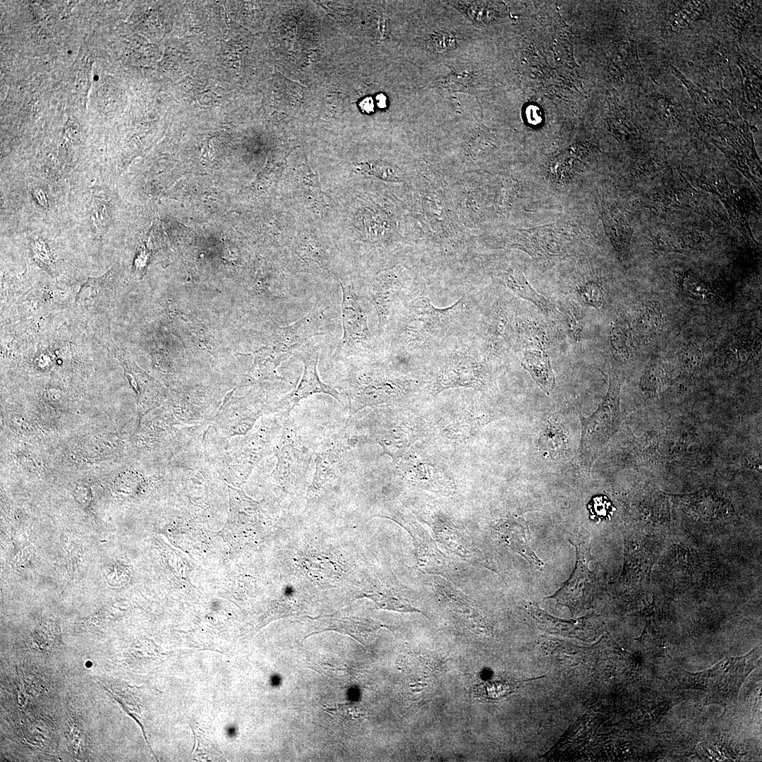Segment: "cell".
I'll return each mask as SVG.
<instances>
[{
    "label": "cell",
    "mask_w": 762,
    "mask_h": 762,
    "mask_svg": "<svg viewBox=\"0 0 762 762\" xmlns=\"http://www.w3.org/2000/svg\"><path fill=\"white\" fill-rule=\"evenodd\" d=\"M619 395V380L610 376L608 392L597 410L586 418L580 415L582 433L578 459L583 470H591L614 429Z\"/></svg>",
    "instance_id": "1"
},
{
    "label": "cell",
    "mask_w": 762,
    "mask_h": 762,
    "mask_svg": "<svg viewBox=\"0 0 762 762\" xmlns=\"http://www.w3.org/2000/svg\"><path fill=\"white\" fill-rule=\"evenodd\" d=\"M337 281L342 294L341 316L343 334L334 349V356L347 358L365 354L374 346L367 315L361 308L359 296L353 285L341 279Z\"/></svg>",
    "instance_id": "2"
},
{
    "label": "cell",
    "mask_w": 762,
    "mask_h": 762,
    "mask_svg": "<svg viewBox=\"0 0 762 762\" xmlns=\"http://www.w3.org/2000/svg\"><path fill=\"white\" fill-rule=\"evenodd\" d=\"M320 351L318 345L309 341L296 351L298 358L303 364V375L296 389L279 402L282 409L290 411L302 399L317 393L329 394L341 401L339 393L322 382L319 377L317 367Z\"/></svg>",
    "instance_id": "3"
},
{
    "label": "cell",
    "mask_w": 762,
    "mask_h": 762,
    "mask_svg": "<svg viewBox=\"0 0 762 762\" xmlns=\"http://www.w3.org/2000/svg\"><path fill=\"white\" fill-rule=\"evenodd\" d=\"M410 535L420 568L430 574L447 577L453 571L451 562L437 547L435 540L418 523L410 518L393 519Z\"/></svg>",
    "instance_id": "4"
},
{
    "label": "cell",
    "mask_w": 762,
    "mask_h": 762,
    "mask_svg": "<svg viewBox=\"0 0 762 762\" xmlns=\"http://www.w3.org/2000/svg\"><path fill=\"white\" fill-rule=\"evenodd\" d=\"M325 318L321 308H315L289 325L274 328L269 336L268 344L291 355L312 337L326 334L322 329L327 321Z\"/></svg>",
    "instance_id": "5"
},
{
    "label": "cell",
    "mask_w": 762,
    "mask_h": 762,
    "mask_svg": "<svg viewBox=\"0 0 762 762\" xmlns=\"http://www.w3.org/2000/svg\"><path fill=\"white\" fill-rule=\"evenodd\" d=\"M569 542L576 550L575 568L561 588L550 598L555 599L557 604L574 610L588 602L593 578L588 566L591 555L589 545L586 543L575 545Z\"/></svg>",
    "instance_id": "6"
},
{
    "label": "cell",
    "mask_w": 762,
    "mask_h": 762,
    "mask_svg": "<svg viewBox=\"0 0 762 762\" xmlns=\"http://www.w3.org/2000/svg\"><path fill=\"white\" fill-rule=\"evenodd\" d=\"M425 515V522L433 531L436 540L450 553L468 562L474 560L476 555L468 538L452 522L438 512Z\"/></svg>",
    "instance_id": "7"
},
{
    "label": "cell",
    "mask_w": 762,
    "mask_h": 762,
    "mask_svg": "<svg viewBox=\"0 0 762 762\" xmlns=\"http://www.w3.org/2000/svg\"><path fill=\"white\" fill-rule=\"evenodd\" d=\"M482 379L480 365L469 356H461L450 361L440 370L434 390L439 393L457 387L479 388Z\"/></svg>",
    "instance_id": "8"
},
{
    "label": "cell",
    "mask_w": 762,
    "mask_h": 762,
    "mask_svg": "<svg viewBox=\"0 0 762 762\" xmlns=\"http://www.w3.org/2000/svg\"><path fill=\"white\" fill-rule=\"evenodd\" d=\"M409 383L398 378L378 376L366 380L365 385L352 401L353 406H373L394 401L407 393Z\"/></svg>",
    "instance_id": "9"
},
{
    "label": "cell",
    "mask_w": 762,
    "mask_h": 762,
    "mask_svg": "<svg viewBox=\"0 0 762 762\" xmlns=\"http://www.w3.org/2000/svg\"><path fill=\"white\" fill-rule=\"evenodd\" d=\"M461 301V299L452 306L438 308L433 305L428 296H421L411 303L410 314L424 330L435 334L452 324L461 310L463 304Z\"/></svg>",
    "instance_id": "10"
},
{
    "label": "cell",
    "mask_w": 762,
    "mask_h": 762,
    "mask_svg": "<svg viewBox=\"0 0 762 762\" xmlns=\"http://www.w3.org/2000/svg\"><path fill=\"white\" fill-rule=\"evenodd\" d=\"M401 286L398 278L387 273L374 279L365 291L377 311L378 327L382 332L388 324L391 309L400 293Z\"/></svg>",
    "instance_id": "11"
},
{
    "label": "cell",
    "mask_w": 762,
    "mask_h": 762,
    "mask_svg": "<svg viewBox=\"0 0 762 762\" xmlns=\"http://www.w3.org/2000/svg\"><path fill=\"white\" fill-rule=\"evenodd\" d=\"M404 468L406 478L418 487L442 495H451L454 491L452 479L433 464L411 460Z\"/></svg>",
    "instance_id": "12"
},
{
    "label": "cell",
    "mask_w": 762,
    "mask_h": 762,
    "mask_svg": "<svg viewBox=\"0 0 762 762\" xmlns=\"http://www.w3.org/2000/svg\"><path fill=\"white\" fill-rule=\"evenodd\" d=\"M496 529L500 538L514 552L521 555L531 564L544 565L529 545L531 533L524 520L516 517L503 519L497 524Z\"/></svg>",
    "instance_id": "13"
},
{
    "label": "cell",
    "mask_w": 762,
    "mask_h": 762,
    "mask_svg": "<svg viewBox=\"0 0 762 762\" xmlns=\"http://www.w3.org/2000/svg\"><path fill=\"white\" fill-rule=\"evenodd\" d=\"M318 624L312 634L325 630H336L349 634L365 646L368 639L381 625L373 620L356 617H325L315 618Z\"/></svg>",
    "instance_id": "14"
},
{
    "label": "cell",
    "mask_w": 762,
    "mask_h": 762,
    "mask_svg": "<svg viewBox=\"0 0 762 762\" xmlns=\"http://www.w3.org/2000/svg\"><path fill=\"white\" fill-rule=\"evenodd\" d=\"M434 590L438 600L450 612L468 622L473 627L486 629L483 617L464 595L445 583H435Z\"/></svg>",
    "instance_id": "15"
},
{
    "label": "cell",
    "mask_w": 762,
    "mask_h": 762,
    "mask_svg": "<svg viewBox=\"0 0 762 762\" xmlns=\"http://www.w3.org/2000/svg\"><path fill=\"white\" fill-rule=\"evenodd\" d=\"M368 588L363 596L373 600L379 608L399 612L423 613L402 595L400 588L394 585L377 580L371 583Z\"/></svg>",
    "instance_id": "16"
},
{
    "label": "cell",
    "mask_w": 762,
    "mask_h": 762,
    "mask_svg": "<svg viewBox=\"0 0 762 762\" xmlns=\"http://www.w3.org/2000/svg\"><path fill=\"white\" fill-rule=\"evenodd\" d=\"M665 315L662 306L655 301L646 303L641 309L633 326L634 334L642 342H648L662 332Z\"/></svg>",
    "instance_id": "17"
},
{
    "label": "cell",
    "mask_w": 762,
    "mask_h": 762,
    "mask_svg": "<svg viewBox=\"0 0 762 762\" xmlns=\"http://www.w3.org/2000/svg\"><path fill=\"white\" fill-rule=\"evenodd\" d=\"M507 286L519 296L535 304L548 316L556 318L559 314L552 303L538 294L519 270H509L504 274Z\"/></svg>",
    "instance_id": "18"
},
{
    "label": "cell",
    "mask_w": 762,
    "mask_h": 762,
    "mask_svg": "<svg viewBox=\"0 0 762 762\" xmlns=\"http://www.w3.org/2000/svg\"><path fill=\"white\" fill-rule=\"evenodd\" d=\"M521 365L531 373L540 388L547 394H550L555 387V381L548 356L544 352L537 351H526Z\"/></svg>",
    "instance_id": "19"
},
{
    "label": "cell",
    "mask_w": 762,
    "mask_h": 762,
    "mask_svg": "<svg viewBox=\"0 0 762 762\" xmlns=\"http://www.w3.org/2000/svg\"><path fill=\"white\" fill-rule=\"evenodd\" d=\"M634 331L630 320L622 315L615 321L610 333V344L614 355L627 360L635 352Z\"/></svg>",
    "instance_id": "20"
},
{
    "label": "cell",
    "mask_w": 762,
    "mask_h": 762,
    "mask_svg": "<svg viewBox=\"0 0 762 762\" xmlns=\"http://www.w3.org/2000/svg\"><path fill=\"white\" fill-rule=\"evenodd\" d=\"M681 289L687 297L702 303H720L723 298L719 291L693 274L684 275Z\"/></svg>",
    "instance_id": "21"
},
{
    "label": "cell",
    "mask_w": 762,
    "mask_h": 762,
    "mask_svg": "<svg viewBox=\"0 0 762 762\" xmlns=\"http://www.w3.org/2000/svg\"><path fill=\"white\" fill-rule=\"evenodd\" d=\"M417 437L412 425H403L386 433L381 438V444L385 452L393 458H398Z\"/></svg>",
    "instance_id": "22"
},
{
    "label": "cell",
    "mask_w": 762,
    "mask_h": 762,
    "mask_svg": "<svg viewBox=\"0 0 762 762\" xmlns=\"http://www.w3.org/2000/svg\"><path fill=\"white\" fill-rule=\"evenodd\" d=\"M90 220L92 228L98 234H104L111 224V201L104 193H95L92 196Z\"/></svg>",
    "instance_id": "23"
},
{
    "label": "cell",
    "mask_w": 762,
    "mask_h": 762,
    "mask_svg": "<svg viewBox=\"0 0 762 762\" xmlns=\"http://www.w3.org/2000/svg\"><path fill=\"white\" fill-rule=\"evenodd\" d=\"M355 170L387 181L399 182L403 179V174L399 168L381 161L361 162L356 166Z\"/></svg>",
    "instance_id": "24"
},
{
    "label": "cell",
    "mask_w": 762,
    "mask_h": 762,
    "mask_svg": "<svg viewBox=\"0 0 762 762\" xmlns=\"http://www.w3.org/2000/svg\"><path fill=\"white\" fill-rule=\"evenodd\" d=\"M543 677L544 676H540L536 678H541ZM534 679L531 678L514 682L504 681L503 679H495L494 681L488 682L483 684V693L485 696V698L488 699H500L510 694L522 683Z\"/></svg>",
    "instance_id": "25"
},
{
    "label": "cell",
    "mask_w": 762,
    "mask_h": 762,
    "mask_svg": "<svg viewBox=\"0 0 762 762\" xmlns=\"http://www.w3.org/2000/svg\"><path fill=\"white\" fill-rule=\"evenodd\" d=\"M67 743L70 751L76 758H82L87 751L85 734L81 725L76 720H69L67 731Z\"/></svg>",
    "instance_id": "26"
},
{
    "label": "cell",
    "mask_w": 762,
    "mask_h": 762,
    "mask_svg": "<svg viewBox=\"0 0 762 762\" xmlns=\"http://www.w3.org/2000/svg\"><path fill=\"white\" fill-rule=\"evenodd\" d=\"M703 356L702 347L696 343H690L682 349L680 359L684 367L692 369L699 365Z\"/></svg>",
    "instance_id": "27"
},
{
    "label": "cell",
    "mask_w": 762,
    "mask_h": 762,
    "mask_svg": "<svg viewBox=\"0 0 762 762\" xmlns=\"http://www.w3.org/2000/svg\"><path fill=\"white\" fill-rule=\"evenodd\" d=\"M583 299L591 306L599 308L603 305V293L601 289L593 283H589L579 289Z\"/></svg>",
    "instance_id": "28"
},
{
    "label": "cell",
    "mask_w": 762,
    "mask_h": 762,
    "mask_svg": "<svg viewBox=\"0 0 762 762\" xmlns=\"http://www.w3.org/2000/svg\"><path fill=\"white\" fill-rule=\"evenodd\" d=\"M665 370L663 368V365L660 363H656L652 365L647 370L643 379V384L646 387L648 388H658L665 381Z\"/></svg>",
    "instance_id": "29"
},
{
    "label": "cell",
    "mask_w": 762,
    "mask_h": 762,
    "mask_svg": "<svg viewBox=\"0 0 762 762\" xmlns=\"http://www.w3.org/2000/svg\"><path fill=\"white\" fill-rule=\"evenodd\" d=\"M610 503L604 496L593 497L588 504L591 518L597 520L607 516L610 511Z\"/></svg>",
    "instance_id": "30"
},
{
    "label": "cell",
    "mask_w": 762,
    "mask_h": 762,
    "mask_svg": "<svg viewBox=\"0 0 762 762\" xmlns=\"http://www.w3.org/2000/svg\"><path fill=\"white\" fill-rule=\"evenodd\" d=\"M31 246L36 258L43 262L46 267L49 266L51 264V257L44 241L39 238L35 239Z\"/></svg>",
    "instance_id": "31"
},
{
    "label": "cell",
    "mask_w": 762,
    "mask_h": 762,
    "mask_svg": "<svg viewBox=\"0 0 762 762\" xmlns=\"http://www.w3.org/2000/svg\"><path fill=\"white\" fill-rule=\"evenodd\" d=\"M527 120L528 122L533 125H536L540 123L542 120L541 114L538 108L531 106L527 109Z\"/></svg>",
    "instance_id": "32"
},
{
    "label": "cell",
    "mask_w": 762,
    "mask_h": 762,
    "mask_svg": "<svg viewBox=\"0 0 762 762\" xmlns=\"http://www.w3.org/2000/svg\"><path fill=\"white\" fill-rule=\"evenodd\" d=\"M34 196L36 198L37 201L44 207H47L48 204L44 193L41 189H35L33 192Z\"/></svg>",
    "instance_id": "33"
},
{
    "label": "cell",
    "mask_w": 762,
    "mask_h": 762,
    "mask_svg": "<svg viewBox=\"0 0 762 762\" xmlns=\"http://www.w3.org/2000/svg\"><path fill=\"white\" fill-rule=\"evenodd\" d=\"M363 106L364 107V109L367 111H371V109L373 108V104H372V102L370 101V99H365L363 102Z\"/></svg>",
    "instance_id": "34"
},
{
    "label": "cell",
    "mask_w": 762,
    "mask_h": 762,
    "mask_svg": "<svg viewBox=\"0 0 762 762\" xmlns=\"http://www.w3.org/2000/svg\"><path fill=\"white\" fill-rule=\"evenodd\" d=\"M377 104L380 107H384L385 105L386 99L382 95H380L377 97Z\"/></svg>",
    "instance_id": "35"
}]
</instances>
